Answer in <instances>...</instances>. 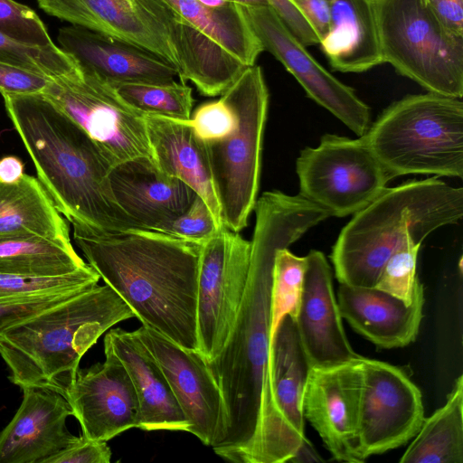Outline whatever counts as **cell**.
Segmentation results:
<instances>
[{
  "instance_id": "7dc6e473",
  "label": "cell",
  "mask_w": 463,
  "mask_h": 463,
  "mask_svg": "<svg viewBox=\"0 0 463 463\" xmlns=\"http://www.w3.org/2000/svg\"><path fill=\"white\" fill-rule=\"evenodd\" d=\"M230 3L237 4L243 7H261L269 6V0H226Z\"/></svg>"
},
{
  "instance_id": "f35d334b",
  "label": "cell",
  "mask_w": 463,
  "mask_h": 463,
  "mask_svg": "<svg viewBox=\"0 0 463 463\" xmlns=\"http://www.w3.org/2000/svg\"><path fill=\"white\" fill-rule=\"evenodd\" d=\"M186 122L199 138L209 143L230 135L236 128L237 118L232 107L221 97L201 105Z\"/></svg>"
},
{
  "instance_id": "30bf717a",
  "label": "cell",
  "mask_w": 463,
  "mask_h": 463,
  "mask_svg": "<svg viewBox=\"0 0 463 463\" xmlns=\"http://www.w3.org/2000/svg\"><path fill=\"white\" fill-rule=\"evenodd\" d=\"M296 171L298 194L336 217L364 208L391 180L364 136L325 134L317 146L300 151Z\"/></svg>"
},
{
  "instance_id": "cb8c5ba5",
  "label": "cell",
  "mask_w": 463,
  "mask_h": 463,
  "mask_svg": "<svg viewBox=\"0 0 463 463\" xmlns=\"http://www.w3.org/2000/svg\"><path fill=\"white\" fill-rule=\"evenodd\" d=\"M104 348L122 363L139 406L138 429L189 431V423L161 368L134 332L120 327L106 334Z\"/></svg>"
},
{
  "instance_id": "8d00e7d4",
  "label": "cell",
  "mask_w": 463,
  "mask_h": 463,
  "mask_svg": "<svg viewBox=\"0 0 463 463\" xmlns=\"http://www.w3.org/2000/svg\"><path fill=\"white\" fill-rule=\"evenodd\" d=\"M91 288H70L2 298H0V332Z\"/></svg>"
},
{
  "instance_id": "d6a6232c",
  "label": "cell",
  "mask_w": 463,
  "mask_h": 463,
  "mask_svg": "<svg viewBox=\"0 0 463 463\" xmlns=\"http://www.w3.org/2000/svg\"><path fill=\"white\" fill-rule=\"evenodd\" d=\"M0 62L17 66L51 79L79 71L76 61L56 44L32 45L0 33Z\"/></svg>"
},
{
  "instance_id": "d6986e66",
  "label": "cell",
  "mask_w": 463,
  "mask_h": 463,
  "mask_svg": "<svg viewBox=\"0 0 463 463\" xmlns=\"http://www.w3.org/2000/svg\"><path fill=\"white\" fill-rule=\"evenodd\" d=\"M306 259L301 300L294 320L310 366H332L360 357L343 327L328 261L315 250Z\"/></svg>"
},
{
  "instance_id": "d4e9b609",
  "label": "cell",
  "mask_w": 463,
  "mask_h": 463,
  "mask_svg": "<svg viewBox=\"0 0 463 463\" xmlns=\"http://www.w3.org/2000/svg\"><path fill=\"white\" fill-rule=\"evenodd\" d=\"M155 165L193 189L222 227V217L207 145L186 120L143 115Z\"/></svg>"
},
{
  "instance_id": "74e56055",
  "label": "cell",
  "mask_w": 463,
  "mask_h": 463,
  "mask_svg": "<svg viewBox=\"0 0 463 463\" xmlns=\"http://www.w3.org/2000/svg\"><path fill=\"white\" fill-rule=\"evenodd\" d=\"M221 228L222 226L217 222L207 203L199 195H196L184 213L159 232L202 243L214 235Z\"/></svg>"
},
{
  "instance_id": "3957f363",
  "label": "cell",
  "mask_w": 463,
  "mask_h": 463,
  "mask_svg": "<svg viewBox=\"0 0 463 463\" xmlns=\"http://www.w3.org/2000/svg\"><path fill=\"white\" fill-rule=\"evenodd\" d=\"M6 113L57 210L108 232L143 229L118 203L100 146L43 94L2 95Z\"/></svg>"
},
{
  "instance_id": "603a6c76",
  "label": "cell",
  "mask_w": 463,
  "mask_h": 463,
  "mask_svg": "<svg viewBox=\"0 0 463 463\" xmlns=\"http://www.w3.org/2000/svg\"><path fill=\"white\" fill-rule=\"evenodd\" d=\"M423 286L418 283L412 302L408 305L375 288L340 284L337 304L342 318L358 334L375 345L391 349L414 342L423 315Z\"/></svg>"
},
{
  "instance_id": "c3c4849f",
  "label": "cell",
  "mask_w": 463,
  "mask_h": 463,
  "mask_svg": "<svg viewBox=\"0 0 463 463\" xmlns=\"http://www.w3.org/2000/svg\"><path fill=\"white\" fill-rule=\"evenodd\" d=\"M201 5L206 6V7H211V8H217V7H221L224 5H226L227 3H229L228 1L226 0H197Z\"/></svg>"
},
{
  "instance_id": "ee69618b",
  "label": "cell",
  "mask_w": 463,
  "mask_h": 463,
  "mask_svg": "<svg viewBox=\"0 0 463 463\" xmlns=\"http://www.w3.org/2000/svg\"><path fill=\"white\" fill-rule=\"evenodd\" d=\"M424 1L450 33L463 36V0Z\"/></svg>"
},
{
  "instance_id": "ab89813d",
  "label": "cell",
  "mask_w": 463,
  "mask_h": 463,
  "mask_svg": "<svg viewBox=\"0 0 463 463\" xmlns=\"http://www.w3.org/2000/svg\"><path fill=\"white\" fill-rule=\"evenodd\" d=\"M52 80L44 75L0 62V93L2 95L43 94Z\"/></svg>"
},
{
  "instance_id": "83f0119b",
  "label": "cell",
  "mask_w": 463,
  "mask_h": 463,
  "mask_svg": "<svg viewBox=\"0 0 463 463\" xmlns=\"http://www.w3.org/2000/svg\"><path fill=\"white\" fill-rule=\"evenodd\" d=\"M189 24L246 67L264 51L242 7L234 3L211 8L197 0H165Z\"/></svg>"
},
{
  "instance_id": "f6af8a7d",
  "label": "cell",
  "mask_w": 463,
  "mask_h": 463,
  "mask_svg": "<svg viewBox=\"0 0 463 463\" xmlns=\"http://www.w3.org/2000/svg\"><path fill=\"white\" fill-rule=\"evenodd\" d=\"M24 173V163L14 156H5L0 158V181L14 183L19 180Z\"/></svg>"
},
{
  "instance_id": "bcb514c9",
  "label": "cell",
  "mask_w": 463,
  "mask_h": 463,
  "mask_svg": "<svg viewBox=\"0 0 463 463\" xmlns=\"http://www.w3.org/2000/svg\"><path fill=\"white\" fill-rule=\"evenodd\" d=\"M324 459L317 452L314 446L310 441L305 438L299 447L298 448L295 454L288 460L293 463H303V462H323Z\"/></svg>"
},
{
  "instance_id": "2e32d148",
  "label": "cell",
  "mask_w": 463,
  "mask_h": 463,
  "mask_svg": "<svg viewBox=\"0 0 463 463\" xmlns=\"http://www.w3.org/2000/svg\"><path fill=\"white\" fill-rule=\"evenodd\" d=\"M164 373L188 423L189 431L212 448L225 434V411L220 387L199 350L186 349L141 326L133 331Z\"/></svg>"
},
{
  "instance_id": "44dd1931",
  "label": "cell",
  "mask_w": 463,
  "mask_h": 463,
  "mask_svg": "<svg viewBox=\"0 0 463 463\" xmlns=\"http://www.w3.org/2000/svg\"><path fill=\"white\" fill-rule=\"evenodd\" d=\"M22 391L20 407L0 432V463H45L77 438L66 426L72 411L55 391Z\"/></svg>"
},
{
  "instance_id": "4316f807",
  "label": "cell",
  "mask_w": 463,
  "mask_h": 463,
  "mask_svg": "<svg viewBox=\"0 0 463 463\" xmlns=\"http://www.w3.org/2000/svg\"><path fill=\"white\" fill-rule=\"evenodd\" d=\"M36 235L71 243L69 226L33 176L0 181V237Z\"/></svg>"
},
{
  "instance_id": "8fae6325",
  "label": "cell",
  "mask_w": 463,
  "mask_h": 463,
  "mask_svg": "<svg viewBox=\"0 0 463 463\" xmlns=\"http://www.w3.org/2000/svg\"><path fill=\"white\" fill-rule=\"evenodd\" d=\"M43 94L86 131L113 167L137 158L153 159L143 115L95 76L79 68L52 79Z\"/></svg>"
},
{
  "instance_id": "9a60e30c",
  "label": "cell",
  "mask_w": 463,
  "mask_h": 463,
  "mask_svg": "<svg viewBox=\"0 0 463 463\" xmlns=\"http://www.w3.org/2000/svg\"><path fill=\"white\" fill-rule=\"evenodd\" d=\"M241 7L264 51L281 62L310 99L358 137L364 136L371 126V111L354 90L333 76L307 52L270 5Z\"/></svg>"
},
{
  "instance_id": "ba28073f",
  "label": "cell",
  "mask_w": 463,
  "mask_h": 463,
  "mask_svg": "<svg viewBox=\"0 0 463 463\" xmlns=\"http://www.w3.org/2000/svg\"><path fill=\"white\" fill-rule=\"evenodd\" d=\"M237 125L222 139L206 143L222 222L239 232L248 225L260 185L269 91L260 66L246 67L222 94Z\"/></svg>"
},
{
  "instance_id": "60d3db41",
  "label": "cell",
  "mask_w": 463,
  "mask_h": 463,
  "mask_svg": "<svg viewBox=\"0 0 463 463\" xmlns=\"http://www.w3.org/2000/svg\"><path fill=\"white\" fill-rule=\"evenodd\" d=\"M111 455L107 441L91 439L82 434L45 463H109Z\"/></svg>"
},
{
  "instance_id": "5bb4252c",
  "label": "cell",
  "mask_w": 463,
  "mask_h": 463,
  "mask_svg": "<svg viewBox=\"0 0 463 463\" xmlns=\"http://www.w3.org/2000/svg\"><path fill=\"white\" fill-rule=\"evenodd\" d=\"M310 368L295 320L286 316L270 343V412L256 463L288 462L306 438L302 399Z\"/></svg>"
},
{
  "instance_id": "8992f818",
  "label": "cell",
  "mask_w": 463,
  "mask_h": 463,
  "mask_svg": "<svg viewBox=\"0 0 463 463\" xmlns=\"http://www.w3.org/2000/svg\"><path fill=\"white\" fill-rule=\"evenodd\" d=\"M49 15L137 45L159 56L181 80L209 72L221 49L165 0H37Z\"/></svg>"
},
{
  "instance_id": "52a82bcc",
  "label": "cell",
  "mask_w": 463,
  "mask_h": 463,
  "mask_svg": "<svg viewBox=\"0 0 463 463\" xmlns=\"http://www.w3.org/2000/svg\"><path fill=\"white\" fill-rule=\"evenodd\" d=\"M391 179L410 175L463 176V102L433 92L386 108L364 135Z\"/></svg>"
},
{
  "instance_id": "ffe728a7",
  "label": "cell",
  "mask_w": 463,
  "mask_h": 463,
  "mask_svg": "<svg viewBox=\"0 0 463 463\" xmlns=\"http://www.w3.org/2000/svg\"><path fill=\"white\" fill-rule=\"evenodd\" d=\"M57 40L80 71L111 87L126 83L166 84L177 76L176 70L155 53L80 26L61 27Z\"/></svg>"
},
{
  "instance_id": "b9f144b4",
  "label": "cell",
  "mask_w": 463,
  "mask_h": 463,
  "mask_svg": "<svg viewBox=\"0 0 463 463\" xmlns=\"http://www.w3.org/2000/svg\"><path fill=\"white\" fill-rule=\"evenodd\" d=\"M269 2L285 25L302 44L309 46L319 43V39L313 28L289 0H269Z\"/></svg>"
},
{
  "instance_id": "7c38bea8",
  "label": "cell",
  "mask_w": 463,
  "mask_h": 463,
  "mask_svg": "<svg viewBox=\"0 0 463 463\" xmlns=\"http://www.w3.org/2000/svg\"><path fill=\"white\" fill-rule=\"evenodd\" d=\"M250 241L227 227L202 243L196 302L198 350L211 362L223 349L245 292Z\"/></svg>"
},
{
  "instance_id": "f1b7e54d",
  "label": "cell",
  "mask_w": 463,
  "mask_h": 463,
  "mask_svg": "<svg viewBox=\"0 0 463 463\" xmlns=\"http://www.w3.org/2000/svg\"><path fill=\"white\" fill-rule=\"evenodd\" d=\"M401 463L463 462V376L459 375L446 403L424 419Z\"/></svg>"
},
{
  "instance_id": "4dcf8cb0",
  "label": "cell",
  "mask_w": 463,
  "mask_h": 463,
  "mask_svg": "<svg viewBox=\"0 0 463 463\" xmlns=\"http://www.w3.org/2000/svg\"><path fill=\"white\" fill-rule=\"evenodd\" d=\"M117 95L141 115L188 120L192 115V89L184 82L126 83L112 87Z\"/></svg>"
},
{
  "instance_id": "e575fe53",
  "label": "cell",
  "mask_w": 463,
  "mask_h": 463,
  "mask_svg": "<svg viewBox=\"0 0 463 463\" xmlns=\"http://www.w3.org/2000/svg\"><path fill=\"white\" fill-rule=\"evenodd\" d=\"M420 245L411 241L395 251L386 261L374 288L410 305L420 282L416 265Z\"/></svg>"
},
{
  "instance_id": "e0dca14e",
  "label": "cell",
  "mask_w": 463,
  "mask_h": 463,
  "mask_svg": "<svg viewBox=\"0 0 463 463\" xmlns=\"http://www.w3.org/2000/svg\"><path fill=\"white\" fill-rule=\"evenodd\" d=\"M360 357L326 367H311L302 411L332 457L361 463L358 416L361 391Z\"/></svg>"
},
{
  "instance_id": "484cf974",
  "label": "cell",
  "mask_w": 463,
  "mask_h": 463,
  "mask_svg": "<svg viewBox=\"0 0 463 463\" xmlns=\"http://www.w3.org/2000/svg\"><path fill=\"white\" fill-rule=\"evenodd\" d=\"M318 44L337 71L359 73L383 63L375 0H333Z\"/></svg>"
},
{
  "instance_id": "ac0fdd59",
  "label": "cell",
  "mask_w": 463,
  "mask_h": 463,
  "mask_svg": "<svg viewBox=\"0 0 463 463\" xmlns=\"http://www.w3.org/2000/svg\"><path fill=\"white\" fill-rule=\"evenodd\" d=\"M104 363L78 369L64 397L82 434L108 441L138 427L139 406L130 377L120 360L104 348Z\"/></svg>"
},
{
  "instance_id": "1f68e13d",
  "label": "cell",
  "mask_w": 463,
  "mask_h": 463,
  "mask_svg": "<svg viewBox=\"0 0 463 463\" xmlns=\"http://www.w3.org/2000/svg\"><path fill=\"white\" fill-rule=\"evenodd\" d=\"M307 259L289 251L277 250L274 258L270 288V343L281 322L289 316L296 318L303 290Z\"/></svg>"
},
{
  "instance_id": "4fadbf2b",
  "label": "cell",
  "mask_w": 463,
  "mask_h": 463,
  "mask_svg": "<svg viewBox=\"0 0 463 463\" xmlns=\"http://www.w3.org/2000/svg\"><path fill=\"white\" fill-rule=\"evenodd\" d=\"M358 430L365 460L411 440L425 417L420 389L400 368L360 358Z\"/></svg>"
},
{
  "instance_id": "7402d4cb",
  "label": "cell",
  "mask_w": 463,
  "mask_h": 463,
  "mask_svg": "<svg viewBox=\"0 0 463 463\" xmlns=\"http://www.w3.org/2000/svg\"><path fill=\"white\" fill-rule=\"evenodd\" d=\"M110 184L120 207L143 229L155 231L184 213L197 195L181 180L160 172L150 158L117 165Z\"/></svg>"
},
{
  "instance_id": "7bdbcfd3",
  "label": "cell",
  "mask_w": 463,
  "mask_h": 463,
  "mask_svg": "<svg viewBox=\"0 0 463 463\" xmlns=\"http://www.w3.org/2000/svg\"><path fill=\"white\" fill-rule=\"evenodd\" d=\"M307 20L319 42L327 31L330 6L333 0H289Z\"/></svg>"
},
{
  "instance_id": "836d02e7",
  "label": "cell",
  "mask_w": 463,
  "mask_h": 463,
  "mask_svg": "<svg viewBox=\"0 0 463 463\" xmlns=\"http://www.w3.org/2000/svg\"><path fill=\"white\" fill-rule=\"evenodd\" d=\"M99 275L90 266L53 277H33L0 272V298L48 292L70 288L96 286Z\"/></svg>"
},
{
  "instance_id": "f546056e",
  "label": "cell",
  "mask_w": 463,
  "mask_h": 463,
  "mask_svg": "<svg viewBox=\"0 0 463 463\" xmlns=\"http://www.w3.org/2000/svg\"><path fill=\"white\" fill-rule=\"evenodd\" d=\"M71 243L50 238L25 235L0 237V272L53 277L87 267Z\"/></svg>"
},
{
  "instance_id": "9c48e42d",
  "label": "cell",
  "mask_w": 463,
  "mask_h": 463,
  "mask_svg": "<svg viewBox=\"0 0 463 463\" xmlns=\"http://www.w3.org/2000/svg\"><path fill=\"white\" fill-rule=\"evenodd\" d=\"M383 62L429 92L463 96V36L424 0H375Z\"/></svg>"
},
{
  "instance_id": "277c9868",
  "label": "cell",
  "mask_w": 463,
  "mask_h": 463,
  "mask_svg": "<svg viewBox=\"0 0 463 463\" xmlns=\"http://www.w3.org/2000/svg\"><path fill=\"white\" fill-rule=\"evenodd\" d=\"M135 315L109 285H96L0 332V355L21 389L66 396L79 364L102 334Z\"/></svg>"
},
{
  "instance_id": "d590c367",
  "label": "cell",
  "mask_w": 463,
  "mask_h": 463,
  "mask_svg": "<svg viewBox=\"0 0 463 463\" xmlns=\"http://www.w3.org/2000/svg\"><path fill=\"white\" fill-rule=\"evenodd\" d=\"M0 33L32 45L55 44L38 14L14 0H0Z\"/></svg>"
},
{
  "instance_id": "6da1fadb",
  "label": "cell",
  "mask_w": 463,
  "mask_h": 463,
  "mask_svg": "<svg viewBox=\"0 0 463 463\" xmlns=\"http://www.w3.org/2000/svg\"><path fill=\"white\" fill-rule=\"evenodd\" d=\"M247 285L229 338L208 362L225 411V434L213 448L222 458L253 463L269 419L270 288L275 254L288 248L327 212L300 194L265 192L256 201Z\"/></svg>"
},
{
  "instance_id": "5b68a950",
  "label": "cell",
  "mask_w": 463,
  "mask_h": 463,
  "mask_svg": "<svg viewBox=\"0 0 463 463\" xmlns=\"http://www.w3.org/2000/svg\"><path fill=\"white\" fill-rule=\"evenodd\" d=\"M462 216V187L437 177L386 187L340 232L330 256L335 277L340 284L374 288L395 251Z\"/></svg>"
},
{
  "instance_id": "7a4b0ae2",
  "label": "cell",
  "mask_w": 463,
  "mask_h": 463,
  "mask_svg": "<svg viewBox=\"0 0 463 463\" xmlns=\"http://www.w3.org/2000/svg\"><path fill=\"white\" fill-rule=\"evenodd\" d=\"M88 264L142 323L178 345L198 350L196 302L201 242L159 231L99 230L72 223Z\"/></svg>"
}]
</instances>
